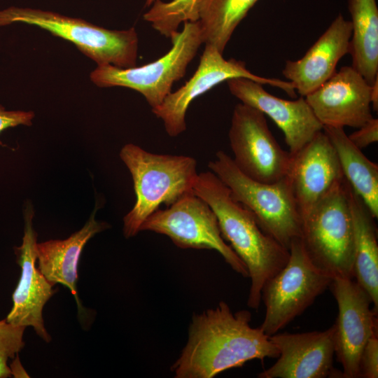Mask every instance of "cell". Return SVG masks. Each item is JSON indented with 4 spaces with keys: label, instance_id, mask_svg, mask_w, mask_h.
I'll return each mask as SVG.
<instances>
[{
    "label": "cell",
    "instance_id": "6da1fadb",
    "mask_svg": "<svg viewBox=\"0 0 378 378\" xmlns=\"http://www.w3.org/2000/svg\"><path fill=\"white\" fill-rule=\"evenodd\" d=\"M247 310L233 313L224 301L194 314L188 339L171 370L176 378H212L248 360L277 358L279 352Z\"/></svg>",
    "mask_w": 378,
    "mask_h": 378
},
{
    "label": "cell",
    "instance_id": "7a4b0ae2",
    "mask_svg": "<svg viewBox=\"0 0 378 378\" xmlns=\"http://www.w3.org/2000/svg\"><path fill=\"white\" fill-rule=\"evenodd\" d=\"M193 192L212 209L223 238L245 264L251 278L247 305L258 309L264 285L285 267L289 250L260 227L250 211L232 197L212 172L198 174Z\"/></svg>",
    "mask_w": 378,
    "mask_h": 378
},
{
    "label": "cell",
    "instance_id": "3957f363",
    "mask_svg": "<svg viewBox=\"0 0 378 378\" xmlns=\"http://www.w3.org/2000/svg\"><path fill=\"white\" fill-rule=\"evenodd\" d=\"M120 157L133 180L136 201L123 218V233L131 237L162 204L167 206L193 192L197 161L186 155L153 153L133 144L125 145Z\"/></svg>",
    "mask_w": 378,
    "mask_h": 378
},
{
    "label": "cell",
    "instance_id": "277c9868",
    "mask_svg": "<svg viewBox=\"0 0 378 378\" xmlns=\"http://www.w3.org/2000/svg\"><path fill=\"white\" fill-rule=\"evenodd\" d=\"M350 185L342 177L301 215L300 241L307 257L319 270L336 277L354 279V234Z\"/></svg>",
    "mask_w": 378,
    "mask_h": 378
},
{
    "label": "cell",
    "instance_id": "5b68a950",
    "mask_svg": "<svg viewBox=\"0 0 378 378\" xmlns=\"http://www.w3.org/2000/svg\"><path fill=\"white\" fill-rule=\"evenodd\" d=\"M208 167L228 188L232 197L250 211L266 234L288 250L300 237L301 214L286 176L271 183L253 180L223 150L216 153Z\"/></svg>",
    "mask_w": 378,
    "mask_h": 378
},
{
    "label": "cell",
    "instance_id": "8992f818",
    "mask_svg": "<svg viewBox=\"0 0 378 378\" xmlns=\"http://www.w3.org/2000/svg\"><path fill=\"white\" fill-rule=\"evenodd\" d=\"M23 22L44 29L74 44L98 66H136L139 39L136 30H110L50 11L10 7L0 10V25Z\"/></svg>",
    "mask_w": 378,
    "mask_h": 378
},
{
    "label": "cell",
    "instance_id": "52a82bcc",
    "mask_svg": "<svg viewBox=\"0 0 378 378\" xmlns=\"http://www.w3.org/2000/svg\"><path fill=\"white\" fill-rule=\"evenodd\" d=\"M172 46L162 57L141 66H98L90 74L100 88L120 86L141 93L151 108L159 106L172 92L174 83L184 77L187 67L204 43L197 21L186 22L181 31L170 37Z\"/></svg>",
    "mask_w": 378,
    "mask_h": 378
},
{
    "label": "cell",
    "instance_id": "ba28073f",
    "mask_svg": "<svg viewBox=\"0 0 378 378\" xmlns=\"http://www.w3.org/2000/svg\"><path fill=\"white\" fill-rule=\"evenodd\" d=\"M289 252L285 267L261 290L265 315L260 328L268 336L302 314L333 280L312 263L300 238L292 242Z\"/></svg>",
    "mask_w": 378,
    "mask_h": 378
},
{
    "label": "cell",
    "instance_id": "9c48e42d",
    "mask_svg": "<svg viewBox=\"0 0 378 378\" xmlns=\"http://www.w3.org/2000/svg\"><path fill=\"white\" fill-rule=\"evenodd\" d=\"M144 230L166 235L181 248L215 250L233 270L248 277L245 264L223 238L215 213L193 192L150 214L141 225Z\"/></svg>",
    "mask_w": 378,
    "mask_h": 378
},
{
    "label": "cell",
    "instance_id": "30bf717a",
    "mask_svg": "<svg viewBox=\"0 0 378 378\" xmlns=\"http://www.w3.org/2000/svg\"><path fill=\"white\" fill-rule=\"evenodd\" d=\"M228 137L232 160L246 176L267 183L287 176L291 154L278 144L265 115L258 109L237 104L233 109Z\"/></svg>",
    "mask_w": 378,
    "mask_h": 378
},
{
    "label": "cell",
    "instance_id": "8fae6325",
    "mask_svg": "<svg viewBox=\"0 0 378 378\" xmlns=\"http://www.w3.org/2000/svg\"><path fill=\"white\" fill-rule=\"evenodd\" d=\"M234 78H246L262 85L280 88L292 98L296 92L289 81L266 78L251 73L241 60L225 59L214 46L206 44L197 70L178 90L171 92L158 106L152 108L163 121L170 136H177L186 129V114L190 103L219 83Z\"/></svg>",
    "mask_w": 378,
    "mask_h": 378
},
{
    "label": "cell",
    "instance_id": "7c38bea8",
    "mask_svg": "<svg viewBox=\"0 0 378 378\" xmlns=\"http://www.w3.org/2000/svg\"><path fill=\"white\" fill-rule=\"evenodd\" d=\"M338 306L335 328V354L342 377H360V359L370 337L377 331L376 313L368 293L353 279L334 278L330 285Z\"/></svg>",
    "mask_w": 378,
    "mask_h": 378
},
{
    "label": "cell",
    "instance_id": "4fadbf2b",
    "mask_svg": "<svg viewBox=\"0 0 378 378\" xmlns=\"http://www.w3.org/2000/svg\"><path fill=\"white\" fill-rule=\"evenodd\" d=\"M371 85L351 66H345L304 97L323 126L359 128L373 117Z\"/></svg>",
    "mask_w": 378,
    "mask_h": 378
},
{
    "label": "cell",
    "instance_id": "5bb4252c",
    "mask_svg": "<svg viewBox=\"0 0 378 378\" xmlns=\"http://www.w3.org/2000/svg\"><path fill=\"white\" fill-rule=\"evenodd\" d=\"M335 328L302 333L276 332L270 337L279 352L260 378H325L338 375L333 368Z\"/></svg>",
    "mask_w": 378,
    "mask_h": 378
},
{
    "label": "cell",
    "instance_id": "9a60e30c",
    "mask_svg": "<svg viewBox=\"0 0 378 378\" xmlns=\"http://www.w3.org/2000/svg\"><path fill=\"white\" fill-rule=\"evenodd\" d=\"M226 82L230 93L241 103L258 109L273 120L282 131L291 154L323 130L304 97L284 99L269 93L262 84L246 78H231Z\"/></svg>",
    "mask_w": 378,
    "mask_h": 378
},
{
    "label": "cell",
    "instance_id": "2e32d148",
    "mask_svg": "<svg viewBox=\"0 0 378 378\" xmlns=\"http://www.w3.org/2000/svg\"><path fill=\"white\" fill-rule=\"evenodd\" d=\"M291 156L286 178L302 215L344 175L335 150L323 130Z\"/></svg>",
    "mask_w": 378,
    "mask_h": 378
},
{
    "label": "cell",
    "instance_id": "e0dca14e",
    "mask_svg": "<svg viewBox=\"0 0 378 378\" xmlns=\"http://www.w3.org/2000/svg\"><path fill=\"white\" fill-rule=\"evenodd\" d=\"M32 218L33 211L29 208L25 214L22 244L16 248L21 276L13 294L12 309L6 319L15 326H32L38 335L48 342L50 337L44 327L42 312L54 290L35 266L37 235L32 227Z\"/></svg>",
    "mask_w": 378,
    "mask_h": 378
},
{
    "label": "cell",
    "instance_id": "ac0fdd59",
    "mask_svg": "<svg viewBox=\"0 0 378 378\" xmlns=\"http://www.w3.org/2000/svg\"><path fill=\"white\" fill-rule=\"evenodd\" d=\"M351 34L350 20L339 14L302 58L286 62L282 74L296 92L304 97L332 76L350 52Z\"/></svg>",
    "mask_w": 378,
    "mask_h": 378
},
{
    "label": "cell",
    "instance_id": "d6986e66",
    "mask_svg": "<svg viewBox=\"0 0 378 378\" xmlns=\"http://www.w3.org/2000/svg\"><path fill=\"white\" fill-rule=\"evenodd\" d=\"M95 210L85 225L63 240H49L36 244L38 270L52 285L61 284L74 296L81 309L76 288L78 264L83 248L97 233L108 227L94 218Z\"/></svg>",
    "mask_w": 378,
    "mask_h": 378
},
{
    "label": "cell",
    "instance_id": "ffe728a7",
    "mask_svg": "<svg viewBox=\"0 0 378 378\" xmlns=\"http://www.w3.org/2000/svg\"><path fill=\"white\" fill-rule=\"evenodd\" d=\"M349 200L354 223V278L378 309V244L377 228L369 209L350 186Z\"/></svg>",
    "mask_w": 378,
    "mask_h": 378
},
{
    "label": "cell",
    "instance_id": "44dd1931",
    "mask_svg": "<svg viewBox=\"0 0 378 378\" xmlns=\"http://www.w3.org/2000/svg\"><path fill=\"white\" fill-rule=\"evenodd\" d=\"M323 131L335 150L344 177L377 218L378 165L350 141L343 127L323 126Z\"/></svg>",
    "mask_w": 378,
    "mask_h": 378
},
{
    "label": "cell",
    "instance_id": "7402d4cb",
    "mask_svg": "<svg viewBox=\"0 0 378 378\" xmlns=\"http://www.w3.org/2000/svg\"><path fill=\"white\" fill-rule=\"evenodd\" d=\"M352 28V65L370 85L378 78V8L376 0H348Z\"/></svg>",
    "mask_w": 378,
    "mask_h": 378
},
{
    "label": "cell",
    "instance_id": "603a6c76",
    "mask_svg": "<svg viewBox=\"0 0 378 378\" xmlns=\"http://www.w3.org/2000/svg\"><path fill=\"white\" fill-rule=\"evenodd\" d=\"M258 0H200L197 22L203 42L223 51L234 31Z\"/></svg>",
    "mask_w": 378,
    "mask_h": 378
},
{
    "label": "cell",
    "instance_id": "cb8c5ba5",
    "mask_svg": "<svg viewBox=\"0 0 378 378\" xmlns=\"http://www.w3.org/2000/svg\"><path fill=\"white\" fill-rule=\"evenodd\" d=\"M200 0L155 1L144 15L145 20L167 38L176 31L182 22L197 21V6Z\"/></svg>",
    "mask_w": 378,
    "mask_h": 378
},
{
    "label": "cell",
    "instance_id": "d4e9b609",
    "mask_svg": "<svg viewBox=\"0 0 378 378\" xmlns=\"http://www.w3.org/2000/svg\"><path fill=\"white\" fill-rule=\"evenodd\" d=\"M25 328L13 325L6 319L0 321V378L10 377L13 374L8 360L14 358L15 355L23 348Z\"/></svg>",
    "mask_w": 378,
    "mask_h": 378
},
{
    "label": "cell",
    "instance_id": "484cf974",
    "mask_svg": "<svg viewBox=\"0 0 378 378\" xmlns=\"http://www.w3.org/2000/svg\"><path fill=\"white\" fill-rule=\"evenodd\" d=\"M360 377H378V337L375 332L368 340L360 359Z\"/></svg>",
    "mask_w": 378,
    "mask_h": 378
},
{
    "label": "cell",
    "instance_id": "4316f807",
    "mask_svg": "<svg viewBox=\"0 0 378 378\" xmlns=\"http://www.w3.org/2000/svg\"><path fill=\"white\" fill-rule=\"evenodd\" d=\"M350 141L359 149H362L378 141V119L372 118L364 125L348 135Z\"/></svg>",
    "mask_w": 378,
    "mask_h": 378
},
{
    "label": "cell",
    "instance_id": "83f0119b",
    "mask_svg": "<svg viewBox=\"0 0 378 378\" xmlns=\"http://www.w3.org/2000/svg\"><path fill=\"white\" fill-rule=\"evenodd\" d=\"M34 115L31 111H6L0 105V133L19 125H30Z\"/></svg>",
    "mask_w": 378,
    "mask_h": 378
},
{
    "label": "cell",
    "instance_id": "f1b7e54d",
    "mask_svg": "<svg viewBox=\"0 0 378 378\" xmlns=\"http://www.w3.org/2000/svg\"><path fill=\"white\" fill-rule=\"evenodd\" d=\"M371 105L374 111H377L378 109V78L375 80L372 85H371Z\"/></svg>",
    "mask_w": 378,
    "mask_h": 378
},
{
    "label": "cell",
    "instance_id": "f546056e",
    "mask_svg": "<svg viewBox=\"0 0 378 378\" xmlns=\"http://www.w3.org/2000/svg\"><path fill=\"white\" fill-rule=\"evenodd\" d=\"M155 1H157V0H146V6H150Z\"/></svg>",
    "mask_w": 378,
    "mask_h": 378
}]
</instances>
